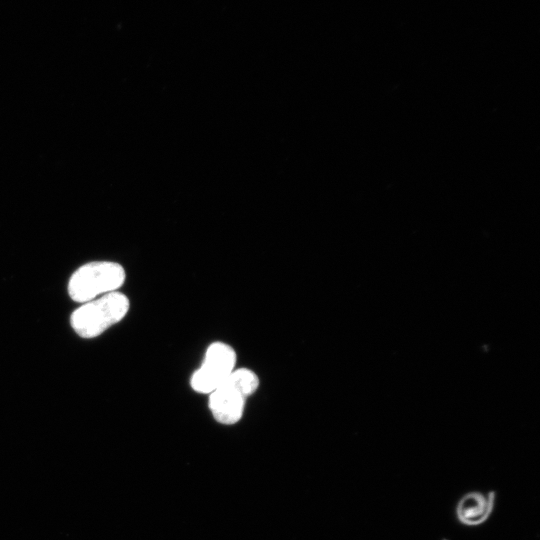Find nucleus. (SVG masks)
<instances>
[{
    "label": "nucleus",
    "mask_w": 540,
    "mask_h": 540,
    "mask_svg": "<svg viewBox=\"0 0 540 540\" xmlns=\"http://www.w3.org/2000/svg\"><path fill=\"white\" fill-rule=\"evenodd\" d=\"M259 386V378L250 369H235L209 394V409L214 419L224 425L237 423L244 412L246 400Z\"/></svg>",
    "instance_id": "1"
},
{
    "label": "nucleus",
    "mask_w": 540,
    "mask_h": 540,
    "mask_svg": "<svg viewBox=\"0 0 540 540\" xmlns=\"http://www.w3.org/2000/svg\"><path fill=\"white\" fill-rule=\"evenodd\" d=\"M129 310V300L118 291L85 302L71 315L70 323L82 338H94L120 322Z\"/></svg>",
    "instance_id": "2"
},
{
    "label": "nucleus",
    "mask_w": 540,
    "mask_h": 540,
    "mask_svg": "<svg viewBox=\"0 0 540 540\" xmlns=\"http://www.w3.org/2000/svg\"><path fill=\"white\" fill-rule=\"evenodd\" d=\"M125 281L124 268L115 262L96 261L78 268L68 283L72 300L85 303L99 295L117 291Z\"/></svg>",
    "instance_id": "3"
},
{
    "label": "nucleus",
    "mask_w": 540,
    "mask_h": 540,
    "mask_svg": "<svg viewBox=\"0 0 540 540\" xmlns=\"http://www.w3.org/2000/svg\"><path fill=\"white\" fill-rule=\"evenodd\" d=\"M236 352L220 341L210 344L201 366L193 373L190 384L194 391L210 394L235 370Z\"/></svg>",
    "instance_id": "4"
},
{
    "label": "nucleus",
    "mask_w": 540,
    "mask_h": 540,
    "mask_svg": "<svg viewBox=\"0 0 540 540\" xmlns=\"http://www.w3.org/2000/svg\"><path fill=\"white\" fill-rule=\"evenodd\" d=\"M496 497L494 490H471L464 493L455 505L456 520L462 526L469 528L485 524L494 512Z\"/></svg>",
    "instance_id": "5"
}]
</instances>
